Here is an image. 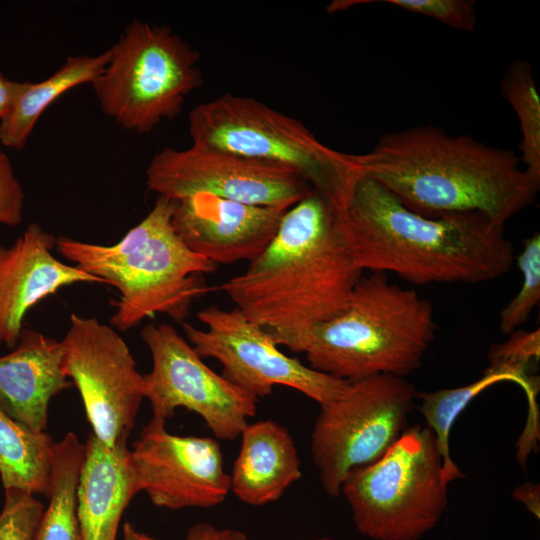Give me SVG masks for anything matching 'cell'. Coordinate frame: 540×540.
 <instances>
[{
    "label": "cell",
    "mask_w": 540,
    "mask_h": 540,
    "mask_svg": "<svg viewBox=\"0 0 540 540\" xmlns=\"http://www.w3.org/2000/svg\"><path fill=\"white\" fill-rule=\"evenodd\" d=\"M333 221L359 269L393 272L416 285L495 280L515 260L505 225L478 212L423 216L363 175L333 209Z\"/></svg>",
    "instance_id": "cell-1"
},
{
    "label": "cell",
    "mask_w": 540,
    "mask_h": 540,
    "mask_svg": "<svg viewBox=\"0 0 540 540\" xmlns=\"http://www.w3.org/2000/svg\"><path fill=\"white\" fill-rule=\"evenodd\" d=\"M354 161L361 175L426 217L478 212L505 225L535 204L540 187L513 151L434 125L386 133Z\"/></svg>",
    "instance_id": "cell-2"
},
{
    "label": "cell",
    "mask_w": 540,
    "mask_h": 540,
    "mask_svg": "<svg viewBox=\"0 0 540 540\" xmlns=\"http://www.w3.org/2000/svg\"><path fill=\"white\" fill-rule=\"evenodd\" d=\"M317 192L294 204L247 269L220 288L272 337L294 335L340 313L362 276Z\"/></svg>",
    "instance_id": "cell-3"
},
{
    "label": "cell",
    "mask_w": 540,
    "mask_h": 540,
    "mask_svg": "<svg viewBox=\"0 0 540 540\" xmlns=\"http://www.w3.org/2000/svg\"><path fill=\"white\" fill-rule=\"evenodd\" d=\"M436 330L427 299L390 282L387 273L371 272L360 277L340 313L274 340L304 353L312 369L355 382L382 374L406 378L421 366Z\"/></svg>",
    "instance_id": "cell-4"
},
{
    "label": "cell",
    "mask_w": 540,
    "mask_h": 540,
    "mask_svg": "<svg viewBox=\"0 0 540 540\" xmlns=\"http://www.w3.org/2000/svg\"><path fill=\"white\" fill-rule=\"evenodd\" d=\"M176 201L158 196L140 223L112 245L61 236L57 251L87 273L119 291L110 319L119 331L137 326L147 317L166 314L182 321L192 302L208 292L200 278L217 265L188 248L175 232Z\"/></svg>",
    "instance_id": "cell-5"
},
{
    "label": "cell",
    "mask_w": 540,
    "mask_h": 540,
    "mask_svg": "<svg viewBox=\"0 0 540 540\" xmlns=\"http://www.w3.org/2000/svg\"><path fill=\"white\" fill-rule=\"evenodd\" d=\"M188 124L194 145L290 168L333 209L361 176L354 154L324 145L302 122L254 98L223 94L195 106Z\"/></svg>",
    "instance_id": "cell-6"
},
{
    "label": "cell",
    "mask_w": 540,
    "mask_h": 540,
    "mask_svg": "<svg viewBox=\"0 0 540 540\" xmlns=\"http://www.w3.org/2000/svg\"><path fill=\"white\" fill-rule=\"evenodd\" d=\"M91 83L103 113L123 129L150 133L182 111L202 85L200 54L166 25L132 21Z\"/></svg>",
    "instance_id": "cell-7"
},
{
    "label": "cell",
    "mask_w": 540,
    "mask_h": 540,
    "mask_svg": "<svg viewBox=\"0 0 540 540\" xmlns=\"http://www.w3.org/2000/svg\"><path fill=\"white\" fill-rule=\"evenodd\" d=\"M443 459L434 433L409 426L377 461L342 484L360 534L373 540H420L447 507Z\"/></svg>",
    "instance_id": "cell-8"
},
{
    "label": "cell",
    "mask_w": 540,
    "mask_h": 540,
    "mask_svg": "<svg viewBox=\"0 0 540 540\" xmlns=\"http://www.w3.org/2000/svg\"><path fill=\"white\" fill-rule=\"evenodd\" d=\"M417 392L406 378L382 374L350 382L341 396L320 406L310 451L329 496L338 497L351 472L377 461L401 437Z\"/></svg>",
    "instance_id": "cell-9"
},
{
    "label": "cell",
    "mask_w": 540,
    "mask_h": 540,
    "mask_svg": "<svg viewBox=\"0 0 540 540\" xmlns=\"http://www.w3.org/2000/svg\"><path fill=\"white\" fill-rule=\"evenodd\" d=\"M197 317L206 329L182 323L190 345L202 359H216L226 380L257 399L282 385L321 406L341 396L350 383L286 355L267 330L237 308L225 310L212 305L199 311Z\"/></svg>",
    "instance_id": "cell-10"
},
{
    "label": "cell",
    "mask_w": 540,
    "mask_h": 540,
    "mask_svg": "<svg viewBox=\"0 0 540 540\" xmlns=\"http://www.w3.org/2000/svg\"><path fill=\"white\" fill-rule=\"evenodd\" d=\"M141 337L152 355L143 391L153 417L167 420L182 407L198 414L216 439L239 437L258 399L210 369L170 324H148Z\"/></svg>",
    "instance_id": "cell-11"
},
{
    "label": "cell",
    "mask_w": 540,
    "mask_h": 540,
    "mask_svg": "<svg viewBox=\"0 0 540 540\" xmlns=\"http://www.w3.org/2000/svg\"><path fill=\"white\" fill-rule=\"evenodd\" d=\"M61 342L65 373L80 393L92 433L106 446H127L144 391L126 342L113 327L75 313Z\"/></svg>",
    "instance_id": "cell-12"
},
{
    "label": "cell",
    "mask_w": 540,
    "mask_h": 540,
    "mask_svg": "<svg viewBox=\"0 0 540 540\" xmlns=\"http://www.w3.org/2000/svg\"><path fill=\"white\" fill-rule=\"evenodd\" d=\"M146 176L150 191L172 200L207 193L252 205L292 207L314 191L290 168L194 144L162 149Z\"/></svg>",
    "instance_id": "cell-13"
},
{
    "label": "cell",
    "mask_w": 540,
    "mask_h": 540,
    "mask_svg": "<svg viewBox=\"0 0 540 540\" xmlns=\"http://www.w3.org/2000/svg\"><path fill=\"white\" fill-rule=\"evenodd\" d=\"M165 425L152 417L130 450L139 490L155 506L173 510L221 504L231 488L219 442L171 434Z\"/></svg>",
    "instance_id": "cell-14"
},
{
    "label": "cell",
    "mask_w": 540,
    "mask_h": 540,
    "mask_svg": "<svg viewBox=\"0 0 540 540\" xmlns=\"http://www.w3.org/2000/svg\"><path fill=\"white\" fill-rule=\"evenodd\" d=\"M175 201V232L188 248L216 265L258 257L291 208L246 204L207 193Z\"/></svg>",
    "instance_id": "cell-15"
},
{
    "label": "cell",
    "mask_w": 540,
    "mask_h": 540,
    "mask_svg": "<svg viewBox=\"0 0 540 540\" xmlns=\"http://www.w3.org/2000/svg\"><path fill=\"white\" fill-rule=\"evenodd\" d=\"M57 238L31 223L9 247L0 246V344L14 348L26 313L46 297L75 283L105 281L57 259Z\"/></svg>",
    "instance_id": "cell-16"
},
{
    "label": "cell",
    "mask_w": 540,
    "mask_h": 540,
    "mask_svg": "<svg viewBox=\"0 0 540 540\" xmlns=\"http://www.w3.org/2000/svg\"><path fill=\"white\" fill-rule=\"evenodd\" d=\"M13 350L0 356V408L34 432L46 431L51 399L73 382L61 341L23 328Z\"/></svg>",
    "instance_id": "cell-17"
},
{
    "label": "cell",
    "mask_w": 540,
    "mask_h": 540,
    "mask_svg": "<svg viewBox=\"0 0 540 540\" xmlns=\"http://www.w3.org/2000/svg\"><path fill=\"white\" fill-rule=\"evenodd\" d=\"M138 492L128 447L106 446L90 433L77 488L83 540H116L122 514Z\"/></svg>",
    "instance_id": "cell-18"
},
{
    "label": "cell",
    "mask_w": 540,
    "mask_h": 540,
    "mask_svg": "<svg viewBox=\"0 0 540 540\" xmlns=\"http://www.w3.org/2000/svg\"><path fill=\"white\" fill-rule=\"evenodd\" d=\"M230 475L242 502L262 506L277 501L301 476V462L289 431L273 420L248 423Z\"/></svg>",
    "instance_id": "cell-19"
},
{
    "label": "cell",
    "mask_w": 540,
    "mask_h": 540,
    "mask_svg": "<svg viewBox=\"0 0 540 540\" xmlns=\"http://www.w3.org/2000/svg\"><path fill=\"white\" fill-rule=\"evenodd\" d=\"M110 56V49L96 56H71L45 80L22 82L12 109L0 120V142L23 149L42 113L68 90L92 83L104 71Z\"/></svg>",
    "instance_id": "cell-20"
},
{
    "label": "cell",
    "mask_w": 540,
    "mask_h": 540,
    "mask_svg": "<svg viewBox=\"0 0 540 540\" xmlns=\"http://www.w3.org/2000/svg\"><path fill=\"white\" fill-rule=\"evenodd\" d=\"M85 444L73 432L54 442L48 505L36 540H83L77 514V488Z\"/></svg>",
    "instance_id": "cell-21"
},
{
    "label": "cell",
    "mask_w": 540,
    "mask_h": 540,
    "mask_svg": "<svg viewBox=\"0 0 540 540\" xmlns=\"http://www.w3.org/2000/svg\"><path fill=\"white\" fill-rule=\"evenodd\" d=\"M51 437L34 432L0 408V478L4 489L20 488L48 497Z\"/></svg>",
    "instance_id": "cell-22"
},
{
    "label": "cell",
    "mask_w": 540,
    "mask_h": 540,
    "mask_svg": "<svg viewBox=\"0 0 540 540\" xmlns=\"http://www.w3.org/2000/svg\"><path fill=\"white\" fill-rule=\"evenodd\" d=\"M504 381L517 384L516 378L510 373L486 368L481 378L468 385L432 392H417L416 398L420 400L418 409L426 421V426L434 433L443 459V479L446 485L465 476L450 454L449 435L453 424L477 395L490 386Z\"/></svg>",
    "instance_id": "cell-23"
},
{
    "label": "cell",
    "mask_w": 540,
    "mask_h": 540,
    "mask_svg": "<svg viewBox=\"0 0 540 540\" xmlns=\"http://www.w3.org/2000/svg\"><path fill=\"white\" fill-rule=\"evenodd\" d=\"M501 91L519 120L522 134L519 159L527 174L540 183V97L528 61L516 59L509 64Z\"/></svg>",
    "instance_id": "cell-24"
},
{
    "label": "cell",
    "mask_w": 540,
    "mask_h": 540,
    "mask_svg": "<svg viewBox=\"0 0 540 540\" xmlns=\"http://www.w3.org/2000/svg\"><path fill=\"white\" fill-rule=\"evenodd\" d=\"M540 359V329L515 330L507 341L493 344L488 351V369L512 374L525 391L531 409L536 408L539 377L532 374Z\"/></svg>",
    "instance_id": "cell-25"
},
{
    "label": "cell",
    "mask_w": 540,
    "mask_h": 540,
    "mask_svg": "<svg viewBox=\"0 0 540 540\" xmlns=\"http://www.w3.org/2000/svg\"><path fill=\"white\" fill-rule=\"evenodd\" d=\"M517 264L523 275L520 290L502 309L499 327L502 333L509 335L528 319L540 300V234L534 232L524 242Z\"/></svg>",
    "instance_id": "cell-26"
},
{
    "label": "cell",
    "mask_w": 540,
    "mask_h": 540,
    "mask_svg": "<svg viewBox=\"0 0 540 540\" xmlns=\"http://www.w3.org/2000/svg\"><path fill=\"white\" fill-rule=\"evenodd\" d=\"M4 491L0 540H36L43 504L28 490L8 488Z\"/></svg>",
    "instance_id": "cell-27"
},
{
    "label": "cell",
    "mask_w": 540,
    "mask_h": 540,
    "mask_svg": "<svg viewBox=\"0 0 540 540\" xmlns=\"http://www.w3.org/2000/svg\"><path fill=\"white\" fill-rule=\"evenodd\" d=\"M404 10L434 18L450 27L473 32L475 4L471 0H385Z\"/></svg>",
    "instance_id": "cell-28"
},
{
    "label": "cell",
    "mask_w": 540,
    "mask_h": 540,
    "mask_svg": "<svg viewBox=\"0 0 540 540\" xmlns=\"http://www.w3.org/2000/svg\"><path fill=\"white\" fill-rule=\"evenodd\" d=\"M24 190L7 154L0 149V224L17 226L23 219Z\"/></svg>",
    "instance_id": "cell-29"
},
{
    "label": "cell",
    "mask_w": 540,
    "mask_h": 540,
    "mask_svg": "<svg viewBox=\"0 0 540 540\" xmlns=\"http://www.w3.org/2000/svg\"><path fill=\"white\" fill-rule=\"evenodd\" d=\"M185 540H248L245 533L229 528H218L209 523L193 525Z\"/></svg>",
    "instance_id": "cell-30"
},
{
    "label": "cell",
    "mask_w": 540,
    "mask_h": 540,
    "mask_svg": "<svg viewBox=\"0 0 540 540\" xmlns=\"http://www.w3.org/2000/svg\"><path fill=\"white\" fill-rule=\"evenodd\" d=\"M512 497L521 502L534 516L540 518V488L538 484L527 481L513 491Z\"/></svg>",
    "instance_id": "cell-31"
},
{
    "label": "cell",
    "mask_w": 540,
    "mask_h": 540,
    "mask_svg": "<svg viewBox=\"0 0 540 540\" xmlns=\"http://www.w3.org/2000/svg\"><path fill=\"white\" fill-rule=\"evenodd\" d=\"M21 87L22 82L11 81L0 72V120L9 114Z\"/></svg>",
    "instance_id": "cell-32"
},
{
    "label": "cell",
    "mask_w": 540,
    "mask_h": 540,
    "mask_svg": "<svg viewBox=\"0 0 540 540\" xmlns=\"http://www.w3.org/2000/svg\"><path fill=\"white\" fill-rule=\"evenodd\" d=\"M123 540H156L154 538H151L150 536L139 532L135 529V527L130 524L129 522H126L123 528Z\"/></svg>",
    "instance_id": "cell-33"
},
{
    "label": "cell",
    "mask_w": 540,
    "mask_h": 540,
    "mask_svg": "<svg viewBox=\"0 0 540 540\" xmlns=\"http://www.w3.org/2000/svg\"><path fill=\"white\" fill-rule=\"evenodd\" d=\"M316 540H333V539L328 538V537H322V538H319V539H316Z\"/></svg>",
    "instance_id": "cell-34"
}]
</instances>
